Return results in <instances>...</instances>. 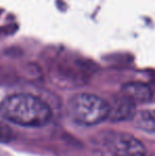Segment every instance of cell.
Segmentation results:
<instances>
[{
	"label": "cell",
	"instance_id": "cell-1",
	"mask_svg": "<svg viewBox=\"0 0 155 156\" xmlns=\"http://www.w3.org/2000/svg\"><path fill=\"white\" fill-rule=\"evenodd\" d=\"M0 114L4 119L23 126H44L51 120L50 106L30 94H14L0 103Z\"/></svg>",
	"mask_w": 155,
	"mask_h": 156
},
{
	"label": "cell",
	"instance_id": "cell-2",
	"mask_svg": "<svg viewBox=\"0 0 155 156\" xmlns=\"http://www.w3.org/2000/svg\"><path fill=\"white\" fill-rule=\"evenodd\" d=\"M68 111L78 123L95 125L107 119L110 104L96 94H78L69 100Z\"/></svg>",
	"mask_w": 155,
	"mask_h": 156
},
{
	"label": "cell",
	"instance_id": "cell-3",
	"mask_svg": "<svg viewBox=\"0 0 155 156\" xmlns=\"http://www.w3.org/2000/svg\"><path fill=\"white\" fill-rule=\"evenodd\" d=\"M103 146L114 156H145L146 147L134 136L122 132H108L103 137Z\"/></svg>",
	"mask_w": 155,
	"mask_h": 156
},
{
	"label": "cell",
	"instance_id": "cell-4",
	"mask_svg": "<svg viewBox=\"0 0 155 156\" xmlns=\"http://www.w3.org/2000/svg\"><path fill=\"white\" fill-rule=\"evenodd\" d=\"M136 114L135 103L122 96L120 99H117L112 105L110 104L107 119L112 121H124V120L133 119Z\"/></svg>",
	"mask_w": 155,
	"mask_h": 156
},
{
	"label": "cell",
	"instance_id": "cell-5",
	"mask_svg": "<svg viewBox=\"0 0 155 156\" xmlns=\"http://www.w3.org/2000/svg\"><path fill=\"white\" fill-rule=\"evenodd\" d=\"M121 94L135 104L149 102L152 99L151 88L147 84L141 82H131L124 84L122 86Z\"/></svg>",
	"mask_w": 155,
	"mask_h": 156
},
{
	"label": "cell",
	"instance_id": "cell-6",
	"mask_svg": "<svg viewBox=\"0 0 155 156\" xmlns=\"http://www.w3.org/2000/svg\"><path fill=\"white\" fill-rule=\"evenodd\" d=\"M135 126L148 133H155V109L136 112L134 118Z\"/></svg>",
	"mask_w": 155,
	"mask_h": 156
},
{
	"label": "cell",
	"instance_id": "cell-7",
	"mask_svg": "<svg viewBox=\"0 0 155 156\" xmlns=\"http://www.w3.org/2000/svg\"><path fill=\"white\" fill-rule=\"evenodd\" d=\"M14 138L15 135L13 129L0 118V142H11Z\"/></svg>",
	"mask_w": 155,
	"mask_h": 156
}]
</instances>
